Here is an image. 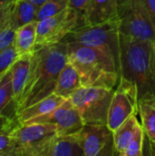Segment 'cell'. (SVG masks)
I'll use <instances>...</instances> for the list:
<instances>
[{
  "label": "cell",
  "instance_id": "obj_1",
  "mask_svg": "<svg viewBox=\"0 0 155 156\" xmlns=\"http://www.w3.org/2000/svg\"><path fill=\"white\" fill-rule=\"evenodd\" d=\"M68 61V44L64 41L35 49L17 113L54 93L59 74Z\"/></svg>",
  "mask_w": 155,
  "mask_h": 156
},
{
  "label": "cell",
  "instance_id": "obj_2",
  "mask_svg": "<svg viewBox=\"0 0 155 156\" xmlns=\"http://www.w3.org/2000/svg\"><path fill=\"white\" fill-rule=\"evenodd\" d=\"M67 44L68 60L79 72L82 86L107 89L116 86L120 80V72L110 51L77 42Z\"/></svg>",
  "mask_w": 155,
  "mask_h": 156
},
{
  "label": "cell",
  "instance_id": "obj_3",
  "mask_svg": "<svg viewBox=\"0 0 155 156\" xmlns=\"http://www.w3.org/2000/svg\"><path fill=\"white\" fill-rule=\"evenodd\" d=\"M120 77L137 84L139 97L155 95V43L120 34Z\"/></svg>",
  "mask_w": 155,
  "mask_h": 156
},
{
  "label": "cell",
  "instance_id": "obj_4",
  "mask_svg": "<svg viewBox=\"0 0 155 156\" xmlns=\"http://www.w3.org/2000/svg\"><path fill=\"white\" fill-rule=\"evenodd\" d=\"M113 89L80 87L69 98L79 110L85 124H107Z\"/></svg>",
  "mask_w": 155,
  "mask_h": 156
},
{
  "label": "cell",
  "instance_id": "obj_5",
  "mask_svg": "<svg viewBox=\"0 0 155 156\" xmlns=\"http://www.w3.org/2000/svg\"><path fill=\"white\" fill-rule=\"evenodd\" d=\"M62 41L77 42L110 51L118 65L120 60V31L118 20L106 23L82 26L72 30ZM120 72V71H119Z\"/></svg>",
  "mask_w": 155,
  "mask_h": 156
},
{
  "label": "cell",
  "instance_id": "obj_6",
  "mask_svg": "<svg viewBox=\"0 0 155 156\" xmlns=\"http://www.w3.org/2000/svg\"><path fill=\"white\" fill-rule=\"evenodd\" d=\"M120 34L155 43V27L140 0H118Z\"/></svg>",
  "mask_w": 155,
  "mask_h": 156
},
{
  "label": "cell",
  "instance_id": "obj_7",
  "mask_svg": "<svg viewBox=\"0 0 155 156\" xmlns=\"http://www.w3.org/2000/svg\"><path fill=\"white\" fill-rule=\"evenodd\" d=\"M80 26L77 11L69 6L53 16L37 21L35 49L61 42Z\"/></svg>",
  "mask_w": 155,
  "mask_h": 156
},
{
  "label": "cell",
  "instance_id": "obj_8",
  "mask_svg": "<svg viewBox=\"0 0 155 156\" xmlns=\"http://www.w3.org/2000/svg\"><path fill=\"white\" fill-rule=\"evenodd\" d=\"M139 90L135 82L120 77L119 85L114 90L111 102L107 125L115 131L132 115L139 113Z\"/></svg>",
  "mask_w": 155,
  "mask_h": 156
},
{
  "label": "cell",
  "instance_id": "obj_9",
  "mask_svg": "<svg viewBox=\"0 0 155 156\" xmlns=\"http://www.w3.org/2000/svg\"><path fill=\"white\" fill-rule=\"evenodd\" d=\"M58 134L57 127L49 122H35L20 124L11 133L16 148L14 156H32L34 151Z\"/></svg>",
  "mask_w": 155,
  "mask_h": 156
},
{
  "label": "cell",
  "instance_id": "obj_10",
  "mask_svg": "<svg viewBox=\"0 0 155 156\" xmlns=\"http://www.w3.org/2000/svg\"><path fill=\"white\" fill-rule=\"evenodd\" d=\"M78 135L84 156H116L113 131L107 124H85Z\"/></svg>",
  "mask_w": 155,
  "mask_h": 156
},
{
  "label": "cell",
  "instance_id": "obj_11",
  "mask_svg": "<svg viewBox=\"0 0 155 156\" xmlns=\"http://www.w3.org/2000/svg\"><path fill=\"white\" fill-rule=\"evenodd\" d=\"M35 122H49L55 124L58 135L77 134L85 125L79 110L70 99H66L64 102L52 112L36 118L28 123Z\"/></svg>",
  "mask_w": 155,
  "mask_h": 156
},
{
  "label": "cell",
  "instance_id": "obj_12",
  "mask_svg": "<svg viewBox=\"0 0 155 156\" xmlns=\"http://www.w3.org/2000/svg\"><path fill=\"white\" fill-rule=\"evenodd\" d=\"M33 156H84L79 135L56 134L38 146Z\"/></svg>",
  "mask_w": 155,
  "mask_h": 156
},
{
  "label": "cell",
  "instance_id": "obj_13",
  "mask_svg": "<svg viewBox=\"0 0 155 156\" xmlns=\"http://www.w3.org/2000/svg\"><path fill=\"white\" fill-rule=\"evenodd\" d=\"M118 20V0H90L83 18V26H93Z\"/></svg>",
  "mask_w": 155,
  "mask_h": 156
},
{
  "label": "cell",
  "instance_id": "obj_14",
  "mask_svg": "<svg viewBox=\"0 0 155 156\" xmlns=\"http://www.w3.org/2000/svg\"><path fill=\"white\" fill-rule=\"evenodd\" d=\"M65 100L66 99L63 97L53 93L19 112L17 113V121L19 124L28 123L36 118L52 112L58 106H60Z\"/></svg>",
  "mask_w": 155,
  "mask_h": 156
},
{
  "label": "cell",
  "instance_id": "obj_15",
  "mask_svg": "<svg viewBox=\"0 0 155 156\" xmlns=\"http://www.w3.org/2000/svg\"><path fill=\"white\" fill-rule=\"evenodd\" d=\"M31 55L32 54L18 57L11 67L12 86L16 108L28 79L31 64Z\"/></svg>",
  "mask_w": 155,
  "mask_h": 156
},
{
  "label": "cell",
  "instance_id": "obj_16",
  "mask_svg": "<svg viewBox=\"0 0 155 156\" xmlns=\"http://www.w3.org/2000/svg\"><path fill=\"white\" fill-rule=\"evenodd\" d=\"M139 114L142 126L151 143H155V95L146 92L139 97Z\"/></svg>",
  "mask_w": 155,
  "mask_h": 156
},
{
  "label": "cell",
  "instance_id": "obj_17",
  "mask_svg": "<svg viewBox=\"0 0 155 156\" xmlns=\"http://www.w3.org/2000/svg\"><path fill=\"white\" fill-rule=\"evenodd\" d=\"M80 87H82V84L79 74L75 67L68 61L59 74L54 93L64 99H69Z\"/></svg>",
  "mask_w": 155,
  "mask_h": 156
},
{
  "label": "cell",
  "instance_id": "obj_18",
  "mask_svg": "<svg viewBox=\"0 0 155 156\" xmlns=\"http://www.w3.org/2000/svg\"><path fill=\"white\" fill-rule=\"evenodd\" d=\"M3 116L17 121V108L14 99L11 68L0 80V117Z\"/></svg>",
  "mask_w": 155,
  "mask_h": 156
},
{
  "label": "cell",
  "instance_id": "obj_19",
  "mask_svg": "<svg viewBox=\"0 0 155 156\" xmlns=\"http://www.w3.org/2000/svg\"><path fill=\"white\" fill-rule=\"evenodd\" d=\"M37 21H32L16 30L15 48L18 57L32 54L37 39Z\"/></svg>",
  "mask_w": 155,
  "mask_h": 156
},
{
  "label": "cell",
  "instance_id": "obj_20",
  "mask_svg": "<svg viewBox=\"0 0 155 156\" xmlns=\"http://www.w3.org/2000/svg\"><path fill=\"white\" fill-rule=\"evenodd\" d=\"M38 7L28 0H16L12 5L9 25L17 29L36 20Z\"/></svg>",
  "mask_w": 155,
  "mask_h": 156
},
{
  "label": "cell",
  "instance_id": "obj_21",
  "mask_svg": "<svg viewBox=\"0 0 155 156\" xmlns=\"http://www.w3.org/2000/svg\"><path fill=\"white\" fill-rule=\"evenodd\" d=\"M139 122L136 115H132L121 126L113 131L114 146L116 156H122L127 146L132 141Z\"/></svg>",
  "mask_w": 155,
  "mask_h": 156
},
{
  "label": "cell",
  "instance_id": "obj_22",
  "mask_svg": "<svg viewBox=\"0 0 155 156\" xmlns=\"http://www.w3.org/2000/svg\"><path fill=\"white\" fill-rule=\"evenodd\" d=\"M69 6V0H50L38 7L36 20L40 21L45 18L53 16Z\"/></svg>",
  "mask_w": 155,
  "mask_h": 156
},
{
  "label": "cell",
  "instance_id": "obj_23",
  "mask_svg": "<svg viewBox=\"0 0 155 156\" xmlns=\"http://www.w3.org/2000/svg\"><path fill=\"white\" fill-rule=\"evenodd\" d=\"M145 133L142 124L137 125L134 135L127 146L122 156H142L143 155V146H144Z\"/></svg>",
  "mask_w": 155,
  "mask_h": 156
},
{
  "label": "cell",
  "instance_id": "obj_24",
  "mask_svg": "<svg viewBox=\"0 0 155 156\" xmlns=\"http://www.w3.org/2000/svg\"><path fill=\"white\" fill-rule=\"evenodd\" d=\"M18 58L15 44L0 51V76L8 70Z\"/></svg>",
  "mask_w": 155,
  "mask_h": 156
},
{
  "label": "cell",
  "instance_id": "obj_25",
  "mask_svg": "<svg viewBox=\"0 0 155 156\" xmlns=\"http://www.w3.org/2000/svg\"><path fill=\"white\" fill-rule=\"evenodd\" d=\"M16 144L7 133H0V156H14Z\"/></svg>",
  "mask_w": 155,
  "mask_h": 156
},
{
  "label": "cell",
  "instance_id": "obj_26",
  "mask_svg": "<svg viewBox=\"0 0 155 156\" xmlns=\"http://www.w3.org/2000/svg\"><path fill=\"white\" fill-rule=\"evenodd\" d=\"M15 36L16 29H14L9 23L0 30V51L15 44Z\"/></svg>",
  "mask_w": 155,
  "mask_h": 156
},
{
  "label": "cell",
  "instance_id": "obj_27",
  "mask_svg": "<svg viewBox=\"0 0 155 156\" xmlns=\"http://www.w3.org/2000/svg\"><path fill=\"white\" fill-rule=\"evenodd\" d=\"M90 0H69V6L75 9L79 15L80 20V27L83 26V18L86 9L90 4Z\"/></svg>",
  "mask_w": 155,
  "mask_h": 156
},
{
  "label": "cell",
  "instance_id": "obj_28",
  "mask_svg": "<svg viewBox=\"0 0 155 156\" xmlns=\"http://www.w3.org/2000/svg\"><path fill=\"white\" fill-rule=\"evenodd\" d=\"M155 27V0H140Z\"/></svg>",
  "mask_w": 155,
  "mask_h": 156
},
{
  "label": "cell",
  "instance_id": "obj_29",
  "mask_svg": "<svg viewBox=\"0 0 155 156\" xmlns=\"http://www.w3.org/2000/svg\"><path fill=\"white\" fill-rule=\"evenodd\" d=\"M13 5V4H12ZM12 5H10L7 7H5L0 10V30L4 28L6 25L9 23L10 19V15H11V9H12Z\"/></svg>",
  "mask_w": 155,
  "mask_h": 156
},
{
  "label": "cell",
  "instance_id": "obj_30",
  "mask_svg": "<svg viewBox=\"0 0 155 156\" xmlns=\"http://www.w3.org/2000/svg\"><path fill=\"white\" fill-rule=\"evenodd\" d=\"M16 0H0V10L9 6L10 5H12Z\"/></svg>",
  "mask_w": 155,
  "mask_h": 156
},
{
  "label": "cell",
  "instance_id": "obj_31",
  "mask_svg": "<svg viewBox=\"0 0 155 156\" xmlns=\"http://www.w3.org/2000/svg\"><path fill=\"white\" fill-rule=\"evenodd\" d=\"M28 1H30L31 3L36 5L37 7H39V6H41L42 5H44L45 3H47V2H48L50 0H28Z\"/></svg>",
  "mask_w": 155,
  "mask_h": 156
},
{
  "label": "cell",
  "instance_id": "obj_32",
  "mask_svg": "<svg viewBox=\"0 0 155 156\" xmlns=\"http://www.w3.org/2000/svg\"><path fill=\"white\" fill-rule=\"evenodd\" d=\"M151 153H152V155H155V143L154 144L151 143Z\"/></svg>",
  "mask_w": 155,
  "mask_h": 156
},
{
  "label": "cell",
  "instance_id": "obj_33",
  "mask_svg": "<svg viewBox=\"0 0 155 156\" xmlns=\"http://www.w3.org/2000/svg\"><path fill=\"white\" fill-rule=\"evenodd\" d=\"M6 71H7V70H6ZM6 71H5V72H6ZM5 73H4V74H5ZM4 74H3V75H1V76H0V80H1V79H2V77H3V76H4Z\"/></svg>",
  "mask_w": 155,
  "mask_h": 156
}]
</instances>
